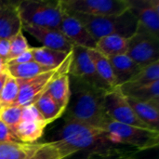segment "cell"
Returning <instances> with one entry per match:
<instances>
[{
    "label": "cell",
    "mask_w": 159,
    "mask_h": 159,
    "mask_svg": "<svg viewBox=\"0 0 159 159\" xmlns=\"http://www.w3.org/2000/svg\"><path fill=\"white\" fill-rule=\"evenodd\" d=\"M69 77L71 95L64 118L104 130L111 121L104 107L106 91L93 88L73 76L69 75Z\"/></svg>",
    "instance_id": "cell-1"
},
{
    "label": "cell",
    "mask_w": 159,
    "mask_h": 159,
    "mask_svg": "<svg viewBox=\"0 0 159 159\" xmlns=\"http://www.w3.org/2000/svg\"><path fill=\"white\" fill-rule=\"evenodd\" d=\"M66 11L74 15L96 40L108 35H120L129 38L136 32L138 25L135 16L129 9L119 16L107 17H92Z\"/></svg>",
    "instance_id": "cell-2"
},
{
    "label": "cell",
    "mask_w": 159,
    "mask_h": 159,
    "mask_svg": "<svg viewBox=\"0 0 159 159\" xmlns=\"http://www.w3.org/2000/svg\"><path fill=\"white\" fill-rule=\"evenodd\" d=\"M58 141L75 153L85 150L90 151L110 143L104 130L67 118H64V124L59 132Z\"/></svg>",
    "instance_id": "cell-3"
},
{
    "label": "cell",
    "mask_w": 159,
    "mask_h": 159,
    "mask_svg": "<svg viewBox=\"0 0 159 159\" xmlns=\"http://www.w3.org/2000/svg\"><path fill=\"white\" fill-rule=\"evenodd\" d=\"M104 131L112 144L129 146L140 152L158 146L159 131L157 130L124 125L111 120Z\"/></svg>",
    "instance_id": "cell-4"
},
{
    "label": "cell",
    "mask_w": 159,
    "mask_h": 159,
    "mask_svg": "<svg viewBox=\"0 0 159 159\" xmlns=\"http://www.w3.org/2000/svg\"><path fill=\"white\" fill-rule=\"evenodd\" d=\"M18 9L22 24L58 29L63 13L61 0H24L18 2Z\"/></svg>",
    "instance_id": "cell-5"
},
{
    "label": "cell",
    "mask_w": 159,
    "mask_h": 159,
    "mask_svg": "<svg viewBox=\"0 0 159 159\" xmlns=\"http://www.w3.org/2000/svg\"><path fill=\"white\" fill-rule=\"evenodd\" d=\"M73 60V51L69 57L59 67L38 75L32 78L17 79L20 87V92L15 105L25 107L34 104L46 92L51 83L62 75L69 74V69Z\"/></svg>",
    "instance_id": "cell-6"
},
{
    "label": "cell",
    "mask_w": 159,
    "mask_h": 159,
    "mask_svg": "<svg viewBox=\"0 0 159 159\" xmlns=\"http://www.w3.org/2000/svg\"><path fill=\"white\" fill-rule=\"evenodd\" d=\"M126 54L141 68L159 61V37L138 24L136 32L129 38Z\"/></svg>",
    "instance_id": "cell-7"
},
{
    "label": "cell",
    "mask_w": 159,
    "mask_h": 159,
    "mask_svg": "<svg viewBox=\"0 0 159 159\" xmlns=\"http://www.w3.org/2000/svg\"><path fill=\"white\" fill-rule=\"evenodd\" d=\"M65 10L92 17L119 16L129 9L128 0H61Z\"/></svg>",
    "instance_id": "cell-8"
},
{
    "label": "cell",
    "mask_w": 159,
    "mask_h": 159,
    "mask_svg": "<svg viewBox=\"0 0 159 159\" xmlns=\"http://www.w3.org/2000/svg\"><path fill=\"white\" fill-rule=\"evenodd\" d=\"M104 107L112 121L141 129H152L138 117L119 87L115 88L104 94Z\"/></svg>",
    "instance_id": "cell-9"
},
{
    "label": "cell",
    "mask_w": 159,
    "mask_h": 159,
    "mask_svg": "<svg viewBox=\"0 0 159 159\" xmlns=\"http://www.w3.org/2000/svg\"><path fill=\"white\" fill-rule=\"evenodd\" d=\"M68 75L102 91L107 92L112 89L98 75L89 51L86 48L74 47L73 60Z\"/></svg>",
    "instance_id": "cell-10"
},
{
    "label": "cell",
    "mask_w": 159,
    "mask_h": 159,
    "mask_svg": "<svg viewBox=\"0 0 159 159\" xmlns=\"http://www.w3.org/2000/svg\"><path fill=\"white\" fill-rule=\"evenodd\" d=\"M58 29L74 47L77 46L88 49H95L97 40L74 15L64 10V8Z\"/></svg>",
    "instance_id": "cell-11"
},
{
    "label": "cell",
    "mask_w": 159,
    "mask_h": 159,
    "mask_svg": "<svg viewBox=\"0 0 159 159\" xmlns=\"http://www.w3.org/2000/svg\"><path fill=\"white\" fill-rule=\"evenodd\" d=\"M23 30L34 37L37 41H39L44 48L65 53H70L73 51L74 46L59 31V29L32 24H22V31Z\"/></svg>",
    "instance_id": "cell-12"
},
{
    "label": "cell",
    "mask_w": 159,
    "mask_h": 159,
    "mask_svg": "<svg viewBox=\"0 0 159 159\" xmlns=\"http://www.w3.org/2000/svg\"><path fill=\"white\" fill-rule=\"evenodd\" d=\"M138 24L159 37L158 0H128Z\"/></svg>",
    "instance_id": "cell-13"
},
{
    "label": "cell",
    "mask_w": 159,
    "mask_h": 159,
    "mask_svg": "<svg viewBox=\"0 0 159 159\" xmlns=\"http://www.w3.org/2000/svg\"><path fill=\"white\" fill-rule=\"evenodd\" d=\"M18 2L9 1L0 7V38L11 39L22 30Z\"/></svg>",
    "instance_id": "cell-14"
},
{
    "label": "cell",
    "mask_w": 159,
    "mask_h": 159,
    "mask_svg": "<svg viewBox=\"0 0 159 159\" xmlns=\"http://www.w3.org/2000/svg\"><path fill=\"white\" fill-rule=\"evenodd\" d=\"M113 68L117 87L130 81L143 69L127 54L108 57Z\"/></svg>",
    "instance_id": "cell-15"
},
{
    "label": "cell",
    "mask_w": 159,
    "mask_h": 159,
    "mask_svg": "<svg viewBox=\"0 0 159 159\" xmlns=\"http://www.w3.org/2000/svg\"><path fill=\"white\" fill-rule=\"evenodd\" d=\"M139 154L135 148L109 143L89 151L87 159H137Z\"/></svg>",
    "instance_id": "cell-16"
},
{
    "label": "cell",
    "mask_w": 159,
    "mask_h": 159,
    "mask_svg": "<svg viewBox=\"0 0 159 159\" xmlns=\"http://www.w3.org/2000/svg\"><path fill=\"white\" fill-rule=\"evenodd\" d=\"M126 99L135 114L144 124L150 129L159 131V102H141L128 97Z\"/></svg>",
    "instance_id": "cell-17"
},
{
    "label": "cell",
    "mask_w": 159,
    "mask_h": 159,
    "mask_svg": "<svg viewBox=\"0 0 159 159\" xmlns=\"http://www.w3.org/2000/svg\"><path fill=\"white\" fill-rule=\"evenodd\" d=\"M47 126L46 122L20 120L12 131L20 143H35L43 136Z\"/></svg>",
    "instance_id": "cell-18"
},
{
    "label": "cell",
    "mask_w": 159,
    "mask_h": 159,
    "mask_svg": "<svg viewBox=\"0 0 159 159\" xmlns=\"http://www.w3.org/2000/svg\"><path fill=\"white\" fill-rule=\"evenodd\" d=\"M43 143H0L1 159H28L41 146Z\"/></svg>",
    "instance_id": "cell-19"
},
{
    "label": "cell",
    "mask_w": 159,
    "mask_h": 159,
    "mask_svg": "<svg viewBox=\"0 0 159 159\" xmlns=\"http://www.w3.org/2000/svg\"><path fill=\"white\" fill-rule=\"evenodd\" d=\"M128 45L129 38H125L120 35H108L97 40L95 49L108 58L126 54Z\"/></svg>",
    "instance_id": "cell-20"
},
{
    "label": "cell",
    "mask_w": 159,
    "mask_h": 159,
    "mask_svg": "<svg viewBox=\"0 0 159 159\" xmlns=\"http://www.w3.org/2000/svg\"><path fill=\"white\" fill-rule=\"evenodd\" d=\"M156 81H159V61L152 63L143 68L130 81L119 87L122 92L147 86Z\"/></svg>",
    "instance_id": "cell-21"
},
{
    "label": "cell",
    "mask_w": 159,
    "mask_h": 159,
    "mask_svg": "<svg viewBox=\"0 0 159 159\" xmlns=\"http://www.w3.org/2000/svg\"><path fill=\"white\" fill-rule=\"evenodd\" d=\"M89 51L93 61L96 72L100 76V78L110 89H113L115 88H117L116 77L109 59L96 49H89Z\"/></svg>",
    "instance_id": "cell-22"
},
{
    "label": "cell",
    "mask_w": 159,
    "mask_h": 159,
    "mask_svg": "<svg viewBox=\"0 0 159 159\" xmlns=\"http://www.w3.org/2000/svg\"><path fill=\"white\" fill-rule=\"evenodd\" d=\"M75 154L62 143L56 140L43 143L42 146L28 159H65Z\"/></svg>",
    "instance_id": "cell-23"
},
{
    "label": "cell",
    "mask_w": 159,
    "mask_h": 159,
    "mask_svg": "<svg viewBox=\"0 0 159 159\" xmlns=\"http://www.w3.org/2000/svg\"><path fill=\"white\" fill-rule=\"evenodd\" d=\"M34 61L43 66L54 69L59 67L69 57L70 53L53 50L48 48H32Z\"/></svg>",
    "instance_id": "cell-24"
},
{
    "label": "cell",
    "mask_w": 159,
    "mask_h": 159,
    "mask_svg": "<svg viewBox=\"0 0 159 159\" xmlns=\"http://www.w3.org/2000/svg\"><path fill=\"white\" fill-rule=\"evenodd\" d=\"M48 95L57 102L62 108L66 109L70 101V77L69 75H62L56 78L48 89ZM66 111V110H65Z\"/></svg>",
    "instance_id": "cell-25"
},
{
    "label": "cell",
    "mask_w": 159,
    "mask_h": 159,
    "mask_svg": "<svg viewBox=\"0 0 159 159\" xmlns=\"http://www.w3.org/2000/svg\"><path fill=\"white\" fill-rule=\"evenodd\" d=\"M34 106L37 108L38 112L48 125L62 116L66 110L62 108L57 102H55L48 92H46L34 103Z\"/></svg>",
    "instance_id": "cell-26"
},
{
    "label": "cell",
    "mask_w": 159,
    "mask_h": 159,
    "mask_svg": "<svg viewBox=\"0 0 159 159\" xmlns=\"http://www.w3.org/2000/svg\"><path fill=\"white\" fill-rule=\"evenodd\" d=\"M55 69V68H54ZM53 69L43 66L34 61L17 65H7V73L8 75L16 79H27L36 76L38 75L44 74L46 72L51 71Z\"/></svg>",
    "instance_id": "cell-27"
},
{
    "label": "cell",
    "mask_w": 159,
    "mask_h": 159,
    "mask_svg": "<svg viewBox=\"0 0 159 159\" xmlns=\"http://www.w3.org/2000/svg\"><path fill=\"white\" fill-rule=\"evenodd\" d=\"M122 93L128 98L141 102H159V81Z\"/></svg>",
    "instance_id": "cell-28"
},
{
    "label": "cell",
    "mask_w": 159,
    "mask_h": 159,
    "mask_svg": "<svg viewBox=\"0 0 159 159\" xmlns=\"http://www.w3.org/2000/svg\"><path fill=\"white\" fill-rule=\"evenodd\" d=\"M20 92L19 83L16 78L7 75L3 89L0 91V109L15 105Z\"/></svg>",
    "instance_id": "cell-29"
},
{
    "label": "cell",
    "mask_w": 159,
    "mask_h": 159,
    "mask_svg": "<svg viewBox=\"0 0 159 159\" xmlns=\"http://www.w3.org/2000/svg\"><path fill=\"white\" fill-rule=\"evenodd\" d=\"M10 40V49H9V53L8 56L7 58V63L17 58L18 56H20V54L26 52L27 50H29L31 48L26 37L23 34V31H20L16 35H14Z\"/></svg>",
    "instance_id": "cell-30"
},
{
    "label": "cell",
    "mask_w": 159,
    "mask_h": 159,
    "mask_svg": "<svg viewBox=\"0 0 159 159\" xmlns=\"http://www.w3.org/2000/svg\"><path fill=\"white\" fill-rule=\"evenodd\" d=\"M22 107L11 105L0 109V121L6 124L11 130L20 123L21 118Z\"/></svg>",
    "instance_id": "cell-31"
},
{
    "label": "cell",
    "mask_w": 159,
    "mask_h": 159,
    "mask_svg": "<svg viewBox=\"0 0 159 159\" xmlns=\"http://www.w3.org/2000/svg\"><path fill=\"white\" fill-rule=\"evenodd\" d=\"M20 120L24 121H38V122H46L40 113L38 112L37 108L33 105L22 107V113H21V118ZM47 123V122H46Z\"/></svg>",
    "instance_id": "cell-32"
},
{
    "label": "cell",
    "mask_w": 159,
    "mask_h": 159,
    "mask_svg": "<svg viewBox=\"0 0 159 159\" xmlns=\"http://www.w3.org/2000/svg\"><path fill=\"white\" fill-rule=\"evenodd\" d=\"M20 143L13 131L2 121H0V143Z\"/></svg>",
    "instance_id": "cell-33"
},
{
    "label": "cell",
    "mask_w": 159,
    "mask_h": 159,
    "mask_svg": "<svg viewBox=\"0 0 159 159\" xmlns=\"http://www.w3.org/2000/svg\"><path fill=\"white\" fill-rule=\"evenodd\" d=\"M34 61V56H33V52H32V47L29 50H27L26 52L20 54V56H18L17 58L9 61L7 62V65H17V64H23V63H27L30 61Z\"/></svg>",
    "instance_id": "cell-34"
},
{
    "label": "cell",
    "mask_w": 159,
    "mask_h": 159,
    "mask_svg": "<svg viewBox=\"0 0 159 159\" xmlns=\"http://www.w3.org/2000/svg\"><path fill=\"white\" fill-rule=\"evenodd\" d=\"M9 49H10V40L0 38V57L5 59L6 61L9 53Z\"/></svg>",
    "instance_id": "cell-35"
},
{
    "label": "cell",
    "mask_w": 159,
    "mask_h": 159,
    "mask_svg": "<svg viewBox=\"0 0 159 159\" xmlns=\"http://www.w3.org/2000/svg\"><path fill=\"white\" fill-rule=\"evenodd\" d=\"M7 63L6 60L0 57V75L7 74Z\"/></svg>",
    "instance_id": "cell-36"
},
{
    "label": "cell",
    "mask_w": 159,
    "mask_h": 159,
    "mask_svg": "<svg viewBox=\"0 0 159 159\" xmlns=\"http://www.w3.org/2000/svg\"><path fill=\"white\" fill-rule=\"evenodd\" d=\"M7 74L0 75V91H1V89H3L4 85H5V82H6V80H7Z\"/></svg>",
    "instance_id": "cell-37"
},
{
    "label": "cell",
    "mask_w": 159,
    "mask_h": 159,
    "mask_svg": "<svg viewBox=\"0 0 159 159\" xmlns=\"http://www.w3.org/2000/svg\"><path fill=\"white\" fill-rule=\"evenodd\" d=\"M9 1H4V0H0V7H3V6H5L6 4H7Z\"/></svg>",
    "instance_id": "cell-38"
},
{
    "label": "cell",
    "mask_w": 159,
    "mask_h": 159,
    "mask_svg": "<svg viewBox=\"0 0 159 159\" xmlns=\"http://www.w3.org/2000/svg\"><path fill=\"white\" fill-rule=\"evenodd\" d=\"M0 159H1V158H0Z\"/></svg>",
    "instance_id": "cell-39"
}]
</instances>
